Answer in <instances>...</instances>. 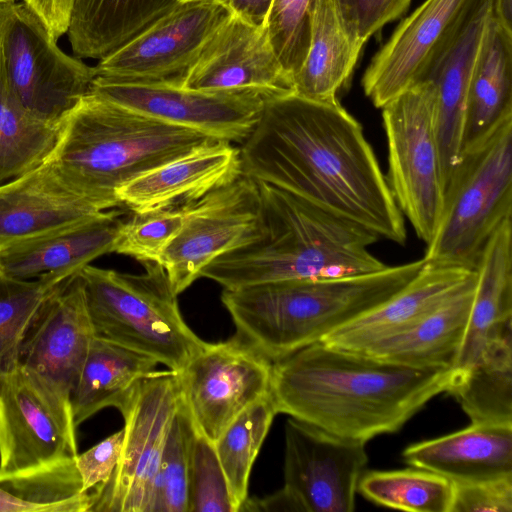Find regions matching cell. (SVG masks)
<instances>
[{
	"label": "cell",
	"mask_w": 512,
	"mask_h": 512,
	"mask_svg": "<svg viewBox=\"0 0 512 512\" xmlns=\"http://www.w3.org/2000/svg\"><path fill=\"white\" fill-rule=\"evenodd\" d=\"M511 117L512 32L490 13L469 80L461 154Z\"/></svg>",
	"instance_id": "27"
},
{
	"label": "cell",
	"mask_w": 512,
	"mask_h": 512,
	"mask_svg": "<svg viewBox=\"0 0 512 512\" xmlns=\"http://www.w3.org/2000/svg\"><path fill=\"white\" fill-rule=\"evenodd\" d=\"M475 287L476 280L433 311L357 353L416 368H451L466 330Z\"/></svg>",
	"instance_id": "26"
},
{
	"label": "cell",
	"mask_w": 512,
	"mask_h": 512,
	"mask_svg": "<svg viewBox=\"0 0 512 512\" xmlns=\"http://www.w3.org/2000/svg\"><path fill=\"white\" fill-rule=\"evenodd\" d=\"M93 337L78 272L46 298L19 350V365L73 424L71 394Z\"/></svg>",
	"instance_id": "14"
},
{
	"label": "cell",
	"mask_w": 512,
	"mask_h": 512,
	"mask_svg": "<svg viewBox=\"0 0 512 512\" xmlns=\"http://www.w3.org/2000/svg\"><path fill=\"white\" fill-rule=\"evenodd\" d=\"M123 441L124 429L122 428L75 456L76 467L82 480V490L91 494L92 504L95 496L110 480L119 463Z\"/></svg>",
	"instance_id": "44"
},
{
	"label": "cell",
	"mask_w": 512,
	"mask_h": 512,
	"mask_svg": "<svg viewBox=\"0 0 512 512\" xmlns=\"http://www.w3.org/2000/svg\"><path fill=\"white\" fill-rule=\"evenodd\" d=\"M241 175L240 148L220 141L137 176L116 197L132 213H145L194 203Z\"/></svg>",
	"instance_id": "21"
},
{
	"label": "cell",
	"mask_w": 512,
	"mask_h": 512,
	"mask_svg": "<svg viewBox=\"0 0 512 512\" xmlns=\"http://www.w3.org/2000/svg\"><path fill=\"white\" fill-rule=\"evenodd\" d=\"M258 208L257 183L244 174L190 206L160 257L176 295L200 278L210 262L242 243L256 222Z\"/></svg>",
	"instance_id": "17"
},
{
	"label": "cell",
	"mask_w": 512,
	"mask_h": 512,
	"mask_svg": "<svg viewBox=\"0 0 512 512\" xmlns=\"http://www.w3.org/2000/svg\"><path fill=\"white\" fill-rule=\"evenodd\" d=\"M232 14L223 0L179 1L99 60L94 80L180 86L207 42Z\"/></svg>",
	"instance_id": "11"
},
{
	"label": "cell",
	"mask_w": 512,
	"mask_h": 512,
	"mask_svg": "<svg viewBox=\"0 0 512 512\" xmlns=\"http://www.w3.org/2000/svg\"><path fill=\"white\" fill-rule=\"evenodd\" d=\"M348 34L364 44L385 24L397 19L411 0H331Z\"/></svg>",
	"instance_id": "42"
},
{
	"label": "cell",
	"mask_w": 512,
	"mask_h": 512,
	"mask_svg": "<svg viewBox=\"0 0 512 512\" xmlns=\"http://www.w3.org/2000/svg\"><path fill=\"white\" fill-rule=\"evenodd\" d=\"M179 0H75L67 31L77 58L106 57Z\"/></svg>",
	"instance_id": "30"
},
{
	"label": "cell",
	"mask_w": 512,
	"mask_h": 512,
	"mask_svg": "<svg viewBox=\"0 0 512 512\" xmlns=\"http://www.w3.org/2000/svg\"><path fill=\"white\" fill-rule=\"evenodd\" d=\"M191 204L145 213H133L123 221L112 252L133 257L140 263L160 262V257L181 229Z\"/></svg>",
	"instance_id": "39"
},
{
	"label": "cell",
	"mask_w": 512,
	"mask_h": 512,
	"mask_svg": "<svg viewBox=\"0 0 512 512\" xmlns=\"http://www.w3.org/2000/svg\"><path fill=\"white\" fill-rule=\"evenodd\" d=\"M179 1H193V0H179Z\"/></svg>",
	"instance_id": "49"
},
{
	"label": "cell",
	"mask_w": 512,
	"mask_h": 512,
	"mask_svg": "<svg viewBox=\"0 0 512 512\" xmlns=\"http://www.w3.org/2000/svg\"><path fill=\"white\" fill-rule=\"evenodd\" d=\"M7 1H15V0H0V3L7 2Z\"/></svg>",
	"instance_id": "48"
},
{
	"label": "cell",
	"mask_w": 512,
	"mask_h": 512,
	"mask_svg": "<svg viewBox=\"0 0 512 512\" xmlns=\"http://www.w3.org/2000/svg\"><path fill=\"white\" fill-rule=\"evenodd\" d=\"M491 17L512 32V0H492Z\"/></svg>",
	"instance_id": "47"
},
{
	"label": "cell",
	"mask_w": 512,
	"mask_h": 512,
	"mask_svg": "<svg viewBox=\"0 0 512 512\" xmlns=\"http://www.w3.org/2000/svg\"><path fill=\"white\" fill-rule=\"evenodd\" d=\"M59 122L44 120L16 97L0 55V184L45 162L58 139Z\"/></svg>",
	"instance_id": "33"
},
{
	"label": "cell",
	"mask_w": 512,
	"mask_h": 512,
	"mask_svg": "<svg viewBox=\"0 0 512 512\" xmlns=\"http://www.w3.org/2000/svg\"><path fill=\"white\" fill-rule=\"evenodd\" d=\"M194 90L255 88L294 93L265 25L232 14L213 34L180 85Z\"/></svg>",
	"instance_id": "19"
},
{
	"label": "cell",
	"mask_w": 512,
	"mask_h": 512,
	"mask_svg": "<svg viewBox=\"0 0 512 512\" xmlns=\"http://www.w3.org/2000/svg\"><path fill=\"white\" fill-rule=\"evenodd\" d=\"M475 270L474 298L451 367L450 387L478 361L492 340L512 331V217L505 219L490 236Z\"/></svg>",
	"instance_id": "24"
},
{
	"label": "cell",
	"mask_w": 512,
	"mask_h": 512,
	"mask_svg": "<svg viewBox=\"0 0 512 512\" xmlns=\"http://www.w3.org/2000/svg\"><path fill=\"white\" fill-rule=\"evenodd\" d=\"M512 217V117L462 152L444 190L424 260L475 270L498 226Z\"/></svg>",
	"instance_id": "7"
},
{
	"label": "cell",
	"mask_w": 512,
	"mask_h": 512,
	"mask_svg": "<svg viewBox=\"0 0 512 512\" xmlns=\"http://www.w3.org/2000/svg\"><path fill=\"white\" fill-rule=\"evenodd\" d=\"M452 484L450 512H512V476Z\"/></svg>",
	"instance_id": "43"
},
{
	"label": "cell",
	"mask_w": 512,
	"mask_h": 512,
	"mask_svg": "<svg viewBox=\"0 0 512 512\" xmlns=\"http://www.w3.org/2000/svg\"><path fill=\"white\" fill-rule=\"evenodd\" d=\"M365 445L288 418L283 489L302 512H352L368 463Z\"/></svg>",
	"instance_id": "16"
},
{
	"label": "cell",
	"mask_w": 512,
	"mask_h": 512,
	"mask_svg": "<svg viewBox=\"0 0 512 512\" xmlns=\"http://www.w3.org/2000/svg\"><path fill=\"white\" fill-rule=\"evenodd\" d=\"M158 364L147 355L94 336L71 394L75 427L103 408L120 410L135 385Z\"/></svg>",
	"instance_id": "29"
},
{
	"label": "cell",
	"mask_w": 512,
	"mask_h": 512,
	"mask_svg": "<svg viewBox=\"0 0 512 512\" xmlns=\"http://www.w3.org/2000/svg\"><path fill=\"white\" fill-rule=\"evenodd\" d=\"M256 183L259 208L253 228L240 245L204 267L200 277L233 289L356 276L387 266L369 250L380 239L373 232L285 190Z\"/></svg>",
	"instance_id": "3"
},
{
	"label": "cell",
	"mask_w": 512,
	"mask_h": 512,
	"mask_svg": "<svg viewBox=\"0 0 512 512\" xmlns=\"http://www.w3.org/2000/svg\"><path fill=\"white\" fill-rule=\"evenodd\" d=\"M435 107L436 88L430 80L405 89L382 107L386 181L401 213L426 245L437 229L444 197Z\"/></svg>",
	"instance_id": "8"
},
{
	"label": "cell",
	"mask_w": 512,
	"mask_h": 512,
	"mask_svg": "<svg viewBox=\"0 0 512 512\" xmlns=\"http://www.w3.org/2000/svg\"><path fill=\"white\" fill-rule=\"evenodd\" d=\"M75 429L19 363L0 372V478L75 457Z\"/></svg>",
	"instance_id": "18"
},
{
	"label": "cell",
	"mask_w": 512,
	"mask_h": 512,
	"mask_svg": "<svg viewBox=\"0 0 512 512\" xmlns=\"http://www.w3.org/2000/svg\"><path fill=\"white\" fill-rule=\"evenodd\" d=\"M91 506L75 457L0 478V512H86Z\"/></svg>",
	"instance_id": "34"
},
{
	"label": "cell",
	"mask_w": 512,
	"mask_h": 512,
	"mask_svg": "<svg viewBox=\"0 0 512 512\" xmlns=\"http://www.w3.org/2000/svg\"><path fill=\"white\" fill-rule=\"evenodd\" d=\"M224 141L140 113L90 91L59 121L48 157L104 210L122 208L119 187L197 148Z\"/></svg>",
	"instance_id": "5"
},
{
	"label": "cell",
	"mask_w": 512,
	"mask_h": 512,
	"mask_svg": "<svg viewBox=\"0 0 512 512\" xmlns=\"http://www.w3.org/2000/svg\"><path fill=\"white\" fill-rule=\"evenodd\" d=\"M121 208L0 250V273L57 286L96 258L111 253L123 222Z\"/></svg>",
	"instance_id": "22"
},
{
	"label": "cell",
	"mask_w": 512,
	"mask_h": 512,
	"mask_svg": "<svg viewBox=\"0 0 512 512\" xmlns=\"http://www.w3.org/2000/svg\"><path fill=\"white\" fill-rule=\"evenodd\" d=\"M0 55L16 97L49 122L58 123L91 91L94 67L64 53L24 2L0 3Z\"/></svg>",
	"instance_id": "9"
},
{
	"label": "cell",
	"mask_w": 512,
	"mask_h": 512,
	"mask_svg": "<svg viewBox=\"0 0 512 512\" xmlns=\"http://www.w3.org/2000/svg\"><path fill=\"white\" fill-rule=\"evenodd\" d=\"M122 273L86 265L79 271L94 336L155 359L176 373L200 352L202 341L185 323L160 262Z\"/></svg>",
	"instance_id": "6"
},
{
	"label": "cell",
	"mask_w": 512,
	"mask_h": 512,
	"mask_svg": "<svg viewBox=\"0 0 512 512\" xmlns=\"http://www.w3.org/2000/svg\"><path fill=\"white\" fill-rule=\"evenodd\" d=\"M106 211L47 159L0 184V250L92 220Z\"/></svg>",
	"instance_id": "20"
},
{
	"label": "cell",
	"mask_w": 512,
	"mask_h": 512,
	"mask_svg": "<svg viewBox=\"0 0 512 512\" xmlns=\"http://www.w3.org/2000/svg\"><path fill=\"white\" fill-rule=\"evenodd\" d=\"M192 423L180 400L165 441L146 512H188Z\"/></svg>",
	"instance_id": "37"
},
{
	"label": "cell",
	"mask_w": 512,
	"mask_h": 512,
	"mask_svg": "<svg viewBox=\"0 0 512 512\" xmlns=\"http://www.w3.org/2000/svg\"><path fill=\"white\" fill-rule=\"evenodd\" d=\"M57 286H49L40 279L19 280L0 273V372L18 364L24 336Z\"/></svg>",
	"instance_id": "38"
},
{
	"label": "cell",
	"mask_w": 512,
	"mask_h": 512,
	"mask_svg": "<svg viewBox=\"0 0 512 512\" xmlns=\"http://www.w3.org/2000/svg\"><path fill=\"white\" fill-rule=\"evenodd\" d=\"M234 15L251 23L265 25L273 0H223Z\"/></svg>",
	"instance_id": "46"
},
{
	"label": "cell",
	"mask_w": 512,
	"mask_h": 512,
	"mask_svg": "<svg viewBox=\"0 0 512 512\" xmlns=\"http://www.w3.org/2000/svg\"><path fill=\"white\" fill-rule=\"evenodd\" d=\"M425 260L368 274L282 280L223 289L221 301L238 338L275 362L383 303L404 288Z\"/></svg>",
	"instance_id": "4"
},
{
	"label": "cell",
	"mask_w": 512,
	"mask_h": 512,
	"mask_svg": "<svg viewBox=\"0 0 512 512\" xmlns=\"http://www.w3.org/2000/svg\"><path fill=\"white\" fill-rule=\"evenodd\" d=\"M277 413L271 395H268L241 412L214 443L233 512H240L248 498L253 463Z\"/></svg>",
	"instance_id": "35"
},
{
	"label": "cell",
	"mask_w": 512,
	"mask_h": 512,
	"mask_svg": "<svg viewBox=\"0 0 512 512\" xmlns=\"http://www.w3.org/2000/svg\"><path fill=\"white\" fill-rule=\"evenodd\" d=\"M240 158L245 176L405 243L403 214L373 149L338 99L289 93L267 100Z\"/></svg>",
	"instance_id": "1"
},
{
	"label": "cell",
	"mask_w": 512,
	"mask_h": 512,
	"mask_svg": "<svg viewBox=\"0 0 512 512\" xmlns=\"http://www.w3.org/2000/svg\"><path fill=\"white\" fill-rule=\"evenodd\" d=\"M180 405L177 373L155 370L132 389L124 418L121 457L90 511L146 512L172 419Z\"/></svg>",
	"instance_id": "10"
},
{
	"label": "cell",
	"mask_w": 512,
	"mask_h": 512,
	"mask_svg": "<svg viewBox=\"0 0 512 512\" xmlns=\"http://www.w3.org/2000/svg\"><path fill=\"white\" fill-rule=\"evenodd\" d=\"M47 26L55 39L67 33L75 0H23Z\"/></svg>",
	"instance_id": "45"
},
{
	"label": "cell",
	"mask_w": 512,
	"mask_h": 512,
	"mask_svg": "<svg viewBox=\"0 0 512 512\" xmlns=\"http://www.w3.org/2000/svg\"><path fill=\"white\" fill-rule=\"evenodd\" d=\"M357 492L388 508L411 512H450L453 484L447 478L420 468L365 471Z\"/></svg>",
	"instance_id": "36"
},
{
	"label": "cell",
	"mask_w": 512,
	"mask_h": 512,
	"mask_svg": "<svg viewBox=\"0 0 512 512\" xmlns=\"http://www.w3.org/2000/svg\"><path fill=\"white\" fill-rule=\"evenodd\" d=\"M362 44L344 28L331 0H316L306 57L293 77L294 93L311 100H337Z\"/></svg>",
	"instance_id": "31"
},
{
	"label": "cell",
	"mask_w": 512,
	"mask_h": 512,
	"mask_svg": "<svg viewBox=\"0 0 512 512\" xmlns=\"http://www.w3.org/2000/svg\"><path fill=\"white\" fill-rule=\"evenodd\" d=\"M272 362L237 336L207 343L177 373L180 400L194 430L216 442L246 408L270 395Z\"/></svg>",
	"instance_id": "12"
},
{
	"label": "cell",
	"mask_w": 512,
	"mask_h": 512,
	"mask_svg": "<svg viewBox=\"0 0 512 512\" xmlns=\"http://www.w3.org/2000/svg\"><path fill=\"white\" fill-rule=\"evenodd\" d=\"M491 0H426L396 28L366 69L362 86L382 108L426 81Z\"/></svg>",
	"instance_id": "13"
},
{
	"label": "cell",
	"mask_w": 512,
	"mask_h": 512,
	"mask_svg": "<svg viewBox=\"0 0 512 512\" xmlns=\"http://www.w3.org/2000/svg\"><path fill=\"white\" fill-rule=\"evenodd\" d=\"M475 280L476 270L425 261L399 292L332 331L320 342L360 351L433 311Z\"/></svg>",
	"instance_id": "23"
},
{
	"label": "cell",
	"mask_w": 512,
	"mask_h": 512,
	"mask_svg": "<svg viewBox=\"0 0 512 512\" xmlns=\"http://www.w3.org/2000/svg\"><path fill=\"white\" fill-rule=\"evenodd\" d=\"M491 4L492 0L427 79L436 88L435 129L444 190L460 159L469 80L490 17Z\"/></svg>",
	"instance_id": "28"
},
{
	"label": "cell",
	"mask_w": 512,
	"mask_h": 512,
	"mask_svg": "<svg viewBox=\"0 0 512 512\" xmlns=\"http://www.w3.org/2000/svg\"><path fill=\"white\" fill-rule=\"evenodd\" d=\"M450 367L416 368L316 342L272 362L278 413L363 442L398 431L451 384Z\"/></svg>",
	"instance_id": "2"
},
{
	"label": "cell",
	"mask_w": 512,
	"mask_h": 512,
	"mask_svg": "<svg viewBox=\"0 0 512 512\" xmlns=\"http://www.w3.org/2000/svg\"><path fill=\"white\" fill-rule=\"evenodd\" d=\"M447 393L471 423L512 425V331L492 340Z\"/></svg>",
	"instance_id": "32"
},
{
	"label": "cell",
	"mask_w": 512,
	"mask_h": 512,
	"mask_svg": "<svg viewBox=\"0 0 512 512\" xmlns=\"http://www.w3.org/2000/svg\"><path fill=\"white\" fill-rule=\"evenodd\" d=\"M91 91L159 120L240 144L254 129L266 101L281 96L255 88L208 91L95 80Z\"/></svg>",
	"instance_id": "15"
},
{
	"label": "cell",
	"mask_w": 512,
	"mask_h": 512,
	"mask_svg": "<svg viewBox=\"0 0 512 512\" xmlns=\"http://www.w3.org/2000/svg\"><path fill=\"white\" fill-rule=\"evenodd\" d=\"M188 512H233L214 444L195 430L189 452Z\"/></svg>",
	"instance_id": "41"
},
{
	"label": "cell",
	"mask_w": 512,
	"mask_h": 512,
	"mask_svg": "<svg viewBox=\"0 0 512 512\" xmlns=\"http://www.w3.org/2000/svg\"><path fill=\"white\" fill-rule=\"evenodd\" d=\"M402 455L411 467L434 472L452 483L512 476V425L471 423L411 444Z\"/></svg>",
	"instance_id": "25"
},
{
	"label": "cell",
	"mask_w": 512,
	"mask_h": 512,
	"mask_svg": "<svg viewBox=\"0 0 512 512\" xmlns=\"http://www.w3.org/2000/svg\"><path fill=\"white\" fill-rule=\"evenodd\" d=\"M315 1L273 0L266 18L272 47L292 79L308 51Z\"/></svg>",
	"instance_id": "40"
}]
</instances>
